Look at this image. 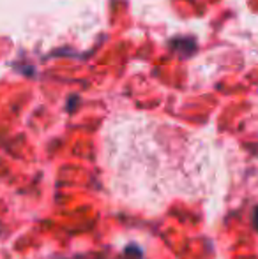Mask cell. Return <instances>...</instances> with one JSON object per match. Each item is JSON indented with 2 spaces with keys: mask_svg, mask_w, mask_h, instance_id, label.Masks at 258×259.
I'll list each match as a JSON object with an SVG mask.
<instances>
[{
  "mask_svg": "<svg viewBox=\"0 0 258 259\" xmlns=\"http://www.w3.org/2000/svg\"><path fill=\"white\" fill-rule=\"evenodd\" d=\"M253 224H255V228L258 229V206L255 208V213H253Z\"/></svg>",
  "mask_w": 258,
  "mask_h": 259,
  "instance_id": "obj_1",
  "label": "cell"
}]
</instances>
